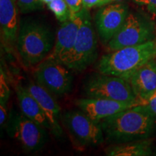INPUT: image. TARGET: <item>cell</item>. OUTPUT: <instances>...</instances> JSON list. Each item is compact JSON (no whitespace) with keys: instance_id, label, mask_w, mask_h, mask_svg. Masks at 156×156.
Segmentation results:
<instances>
[{"instance_id":"1","label":"cell","mask_w":156,"mask_h":156,"mask_svg":"<svg viewBox=\"0 0 156 156\" xmlns=\"http://www.w3.org/2000/svg\"><path fill=\"white\" fill-rule=\"evenodd\" d=\"M100 124L105 139L118 144L149 139L156 129V119L141 104L104 119Z\"/></svg>"},{"instance_id":"2","label":"cell","mask_w":156,"mask_h":156,"mask_svg":"<svg viewBox=\"0 0 156 156\" xmlns=\"http://www.w3.org/2000/svg\"><path fill=\"white\" fill-rule=\"evenodd\" d=\"M55 40L48 25L34 18L20 23L17 39V51L25 66L38 65L53 50Z\"/></svg>"},{"instance_id":"3","label":"cell","mask_w":156,"mask_h":156,"mask_svg":"<svg viewBox=\"0 0 156 156\" xmlns=\"http://www.w3.org/2000/svg\"><path fill=\"white\" fill-rule=\"evenodd\" d=\"M156 56V39L126 46L105 54L96 64L98 72L128 80L136 69Z\"/></svg>"},{"instance_id":"4","label":"cell","mask_w":156,"mask_h":156,"mask_svg":"<svg viewBox=\"0 0 156 156\" xmlns=\"http://www.w3.org/2000/svg\"><path fill=\"white\" fill-rule=\"evenodd\" d=\"M82 23L73 49L62 62L68 69L82 72L98 57V39L88 9L81 10Z\"/></svg>"},{"instance_id":"5","label":"cell","mask_w":156,"mask_h":156,"mask_svg":"<svg viewBox=\"0 0 156 156\" xmlns=\"http://www.w3.org/2000/svg\"><path fill=\"white\" fill-rule=\"evenodd\" d=\"M83 89L87 98L143 104L137 99L129 83L124 78L116 76L100 73L94 74L84 81Z\"/></svg>"},{"instance_id":"6","label":"cell","mask_w":156,"mask_h":156,"mask_svg":"<svg viewBox=\"0 0 156 156\" xmlns=\"http://www.w3.org/2000/svg\"><path fill=\"white\" fill-rule=\"evenodd\" d=\"M155 24L149 17L139 12L129 13L124 25L106 46L113 51L141 44L155 39Z\"/></svg>"},{"instance_id":"7","label":"cell","mask_w":156,"mask_h":156,"mask_svg":"<svg viewBox=\"0 0 156 156\" xmlns=\"http://www.w3.org/2000/svg\"><path fill=\"white\" fill-rule=\"evenodd\" d=\"M47 130L16 111L10 113L7 122L9 136L16 140L25 151L30 153L40 151L44 147L48 139Z\"/></svg>"},{"instance_id":"8","label":"cell","mask_w":156,"mask_h":156,"mask_svg":"<svg viewBox=\"0 0 156 156\" xmlns=\"http://www.w3.org/2000/svg\"><path fill=\"white\" fill-rule=\"evenodd\" d=\"M34 75L36 83L51 94L62 96L71 91L73 76L70 69L57 60L46 58L37 65Z\"/></svg>"},{"instance_id":"9","label":"cell","mask_w":156,"mask_h":156,"mask_svg":"<svg viewBox=\"0 0 156 156\" xmlns=\"http://www.w3.org/2000/svg\"><path fill=\"white\" fill-rule=\"evenodd\" d=\"M62 118L69 134L79 145L98 146L104 142L100 123L93 120L80 109L66 112Z\"/></svg>"},{"instance_id":"10","label":"cell","mask_w":156,"mask_h":156,"mask_svg":"<svg viewBox=\"0 0 156 156\" xmlns=\"http://www.w3.org/2000/svg\"><path fill=\"white\" fill-rule=\"evenodd\" d=\"M129 13L128 6L124 3L111 4L99 9L95 15V22L103 45L106 46L120 30Z\"/></svg>"},{"instance_id":"11","label":"cell","mask_w":156,"mask_h":156,"mask_svg":"<svg viewBox=\"0 0 156 156\" xmlns=\"http://www.w3.org/2000/svg\"><path fill=\"white\" fill-rule=\"evenodd\" d=\"M75 105L80 110L96 122H101L126 109L141 105L140 103H125L106 98H84L75 100Z\"/></svg>"},{"instance_id":"12","label":"cell","mask_w":156,"mask_h":156,"mask_svg":"<svg viewBox=\"0 0 156 156\" xmlns=\"http://www.w3.org/2000/svg\"><path fill=\"white\" fill-rule=\"evenodd\" d=\"M81 23L80 11L77 14H72L67 21L61 23L56 33L53 50L48 57L57 60L61 63L64 61L75 45Z\"/></svg>"},{"instance_id":"13","label":"cell","mask_w":156,"mask_h":156,"mask_svg":"<svg viewBox=\"0 0 156 156\" xmlns=\"http://www.w3.org/2000/svg\"><path fill=\"white\" fill-rule=\"evenodd\" d=\"M26 87L41 107L50 124V132L57 139L62 138L63 130L59 122L61 109L53 95L36 82L30 81Z\"/></svg>"},{"instance_id":"14","label":"cell","mask_w":156,"mask_h":156,"mask_svg":"<svg viewBox=\"0 0 156 156\" xmlns=\"http://www.w3.org/2000/svg\"><path fill=\"white\" fill-rule=\"evenodd\" d=\"M143 104L156 92V62L153 59L136 69L127 80Z\"/></svg>"},{"instance_id":"15","label":"cell","mask_w":156,"mask_h":156,"mask_svg":"<svg viewBox=\"0 0 156 156\" xmlns=\"http://www.w3.org/2000/svg\"><path fill=\"white\" fill-rule=\"evenodd\" d=\"M16 0H0V25L4 44L12 48L17 43L19 31L18 9Z\"/></svg>"},{"instance_id":"16","label":"cell","mask_w":156,"mask_h":156,"mask_svg":"<svg viewBox=\"0 0 156 156\" xmlns=\"http://www.w3.org/2000/svg\"><path fill=\"white\" fill-rule=\"evenodd\" d=\"M16 94L22 114L50 131V124L38 101L30 94L27 87L18 85Z\"/></svg>"},{"instance_id":"17","label":"cell","mask_w":156,"mask_h":156,"mask_svg":"<svg viewBox=\"0 0 156 156\" xmlns=\"http://www.w3.org/2000/svg\"><path fill=\"white\" fill-rule=\"evenodd\" d=\"M105 153L110 156H147L153 155L152 140L146 139L136 141L112 144Z\"/></svg>"},{"instance_id":"18","label":"cell","mask_w":156,"mask_h":156,"mask_svg":"<svg viewBox=\"0 0 156 156\" xmlns=\"http://www.w3.org/2000/svg\"><path fill=\"white\" fill-rule=\"evenodd\" d=\"M47 7L59 23L65 22L71 17V10L64 0H53L47 4Z\"/></svg>"},{"instance_id":"19","label":"cell","mask_w":156,"mask_h":156,"mask_svg":"<svg viewBox=\"0 0 156 156\" xmlns=\"http://www.w3.org/2000/svg\"><path fill=\"white\" fill-rule=\"evenodd\" d=\"M17 7L21 12L28 13L42 8L43 3L40 0H16Z\"/></svg>"},{"instance_id":"20","label":"cell","mask_w":156,"mask_h":156,"mask_svg":"<svg viewBox=\"0 0 156 156\" xmlns=\"http://www.w3.org/2000/svg\"><path fill=\"white\" fill-rule=\"evenodd\" d=\"M10 90H9L8 82L2 67H1V75H0V103L7 104L9 98Z\"/></svg>"},{"instance_id":"21","label":"cell","mask_w":156,"mask_h":156,"mask_svg":"<svg viewBox=\"0 0 156 156\" xmlns=\"http://www.w3.org/2000/svg\"><path fill=\"white\" fill-rule=\"evenodd\" d=\"M112 2V0H83V6L88 9L94 7H103Z\"/></svg>"},{"instance_id":"22","label":"cell","mask_w":156,"mask_h":156,"mask_svg":"<svg viewBox=\"0 0 156 156\" xmlns=\"http://www.w3.org/2000/svg\"><path fill=\"white\" fill-rule=\"evenodd\" d=\"M142 105H143L148 112L156 119V92Z\"/></svg>"},{"instance_id":"23","label":"cell","mask_w":156,"mask_h":156,"mask_svg":"<svg viewBox=\"0 0 156 156\" xmlns=\"http://www.w3.org/2000/svg\"><path fill=\"white\" fill-rule=\"evenodd\" d=\"M69 6L72 14H77L83 8V0H64Z\"/></svg>"},{"instance_id":"24","label":"cell","mask_w":156,"mask_h":156,"mask_svg":"<svg viewBox=\"0 0 156 156\" xmlns=\"http://www.w3.org/2000/svg\"><path fill=\"white\" fill-rule=\"evenodd\" d=\"M136 3L147 7L152 14L156 16V0H134Z\"/></svg>"},{"instance_id":"25","label":"cell","mask_w":156,"mask_h":156,"mask_svg":"<svg viewBox=\"0 0 156 156\" xmlns=\"http://www.w3.org/2000/svg\"><path fill=\"white\" fill-rule=\"evenodd\" d=\"M7 104L5 103H0V124L1 126L5 124L7 121Z\"/></svg>"},{"instance_id":"26","label":"cell","mask_w":156,"mask_h":156,"mask_svg":"<svg viewBox=\"0 0 156 156\" xmlns=\"http://www.w3.org/2000/svg\"><path fill=\"white\" fill-rule=\"evenodd\" d=\"M40 1L42 3H44V4H46V5H47L48 3L51 2H52V1H53V0H40Z\"/></svg>"},{"instance_id":"27","label":"cell","mask_w":156,"mask_h":156,"mask_svg":"<svg viewBox=\"0 0 156 156\" xmlns=\"http://www.w3.org/2000/svg\"><path fill=\"white\" fill-rule=\"evenodd\" d=\"M122 0H112V2H121Z\"/></svg>"},{"instance_id":"28","label":"cell","mask_w":156,"mask_h":156,"mask_svg":"<svg viewBox=\"0 0 156 156\" xmlns=\"http://www.w3.org/2000/svg\"><path fill=\"white\" fill-rule=\"evenodd\" d=\"M155 57H156V56H155Z\"/></svg>"}]
</instances>
